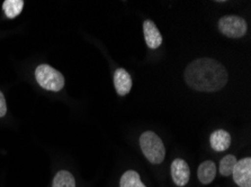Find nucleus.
<instances>
[{
  "label": "nucleus",
  "mask_w": 251,
  "mask_h": 187,
  "mask_svg": "<svg viewBox=\"0 0 251 187\" xmlns=\"http://www.w3.org/2000/svg\"><path fill=\"white\" fill-rule=\"evenodd\" d=\"M227 72L218 61L201 57L189 64L185 70V81L200 92H216L226 84Z\"/></svg>",
  "instance_id": "1"
},
{
  "label": "nucleus",
  "mask_w": 251,
  "mask_h": 187,
  "mask_svg": "<svg viewBox=\"0 0 251 187\" xmlns=\"http://www.w3.org/2000/svg\"><path fill=\"white\" fill-rule=\"evenodd\" d=\"M140 147L150 163L161 164L166 156V148L160 137L153 131H146L140 137Z\"/></svg>",
  "instance_id": "2"
},
{
  "label": "nucleus",
  "mask_w": 251,
  "mask_h": 187,
  "mask_svg": "<svg viewBox=\"0 0 251 187\" xmlns=\"http://www.w3.org/2000/svg\"><path fill=\"white\" fill-rule=\"evenodd\" d=\"M35 78L40 86L48 91L59 92L64 86V76L48 64H42L35 70Z\"/></svg>",
  "instance_id": "3"
},
{
  "label": "nucleus",
  "mask_w": 251,
  "mask_h": 187,
  "mask_svg": "<svg viewBox=\"0 0 251 187\" xmlns=\"http://www.w3.org/2000/svg\"><path fill=\"white\" fill-rule=\"evenodd\" d=\"M219 30L224 36L229 38H240L246 35L247 33V21L245 19L230 15V16H224L219 21Z\"/></svg>",
  "instance_id": "4"
},
{
  "label": "nucleus",
  "mask_w": 251,
  "mask_h": 187,
  "mask_svg": "<svg viewBox=\"0 0 251 187\" xmlns=\"http://www.w3.org/2000/svg\"><path fill=\"white\" fill-rule=\"evenodd\" d=\"M232 175L239 187H251V158H242L237 162Z\"/></svg>",
  "instance_id": "5"
},
{
  "label": "nucleus",
  "mask_w": 251,
  "mask_h": 187,
  "mask_svg": "<svg viewBox=\"0 0 251 187\" xmlns=\"http://www.w3.org/2000/svg\"><path fill=\"white\" fill-rule=\"evenodd\" d=\"M171 178L177 186L187 185L191 178V169H189L188 164L181 158H176L171 164Z\"/></svg>",
  "instance_id": "6"
},
{
  "label": "nucleus",
  "mask_w": 251,
  "mask_h": 187,
  "mask_svg": "<svg viewBox=\"0 0 251 187\" xmlns=\"http://www.w3.org/2000/svg\"><path fill=\"white\" fill-rule=\"evenodd\" d=\"M143 33L146 43L149 48L155 49L162 44V36L153 21L148 19L143 22Z\"/></svg>",
  "instance_id": "7"
},
{
  "label": "nucleus",
  "mask_w": 251,
  "mask_h": 187,
  "mask_svg": "<svg viewBox=\"0 0 251 187\" xmlns=\"http://www.w3.org/2000/svg\"><path fill=\"white\" fill-rule=\"evenodd\" d=\"M114 85L120 95H126L132 89V78L124 68H117L114 74Z\"/></svg>",
  "instance_id": "8"
},
{
  "label": "nucleus",
  "mask_w": 251,
  "mask_h": 187,
  "mask_svg": "<svg viewBox=\"0 0 251 187\" xmlns=\"http://www.w3.org/2000/svg\"><path fill=\"white\" fill-rule=\"evenodd\" d=\"M210 144L215 151H226L231 145L230 133L223 129L213 131L210 137Z\"/></svg>",
  "instance_id": "9"
},
{
  "label": "nucleus",
  "mask_w": 251,
  "mask_h": 187,
  "mask_svg": "<svg viewBox=\"0 0 251 187\" xmlns=\"http://www.w3.org/2000/svg\"><path fill=\"white\" fill-rule=\"evenodd\" d=\"M216 176V165L212 160H205L197 169V177L204 185H208L214 181Z\"/></svg>",
  "instance_id": "10"
},
{
  "label": "nucleus",
  "mask_w": 251,
  "mask_h": 187,
  "mask_svg": "<svg viewBox=\"0 0 251 187\" xmlns=\"http://www.w3.org/2000/svg\"><path fill=\"white\" fill-rule=\"evenodd\" d=\"M23 7H24L23 0H6L2 3V9L8 18H16L18 15H21Z\"/></svg>",
  "instance_id": "11"
},
{
  "label": "nucleus",
  "mask_w": 251,
  "mask_h": 187,
  "mask_svg": "<svg viewBox=\"0 0 251 187\" xmlns=\"http://www.w3.org/2000/svg\"><path fill=\"white\" fill-rule=\"evenodd\" d=\"M121 187H146L135 170H127L121 177Z\"/></svg>",
  "instance_id": "12"
},
{
  "label": "nucleus",
  "mask_w": 251,
  "mask_h": 187,
  "mask_svg": "<svg viewBox=\"0 0 251 187\" xmlns=\"http://www.w3.org/2000/svg\"><path fill=\"white\" fill-rule=\"evenodd\" d=\"M52 187H75V178L67 170H60L53 179Z\"/></svg>",
  "instance_id": "13"
},
{
  "label": "nucleus",
  "mask_w": 251,
  "mask_h": 187,
  "mask_svg": "<svg viewBox=\"0 0 251 187\" xmlns=\"http://www.w3.org/2000/svg\"><path fill=\"white\" fill-rule=\"evenodd\" d=\"M237 158L233 155H226L220 162V174L222 176H230L232 171L234 169L235 164H237Z\"/></svg>",
  "instance_id": "14"
},
{
  "label": "nucleus",
  "mask_w": 251,
  "mask_h": 187,
  "mask_svg": "<svg viewBox=\"0 0 251 187\" xmlns=\"http://www.w3.org/2000/svg\"><path fill=\"white\" fill-rule=\"evenodd\" d=\"M7 113V104H6V100L3 94L0 91V118L5 117V114Z\"/></svg>",
  "instance_id": "15"
}]
</instances>
